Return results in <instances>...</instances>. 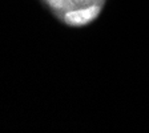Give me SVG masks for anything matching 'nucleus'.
<instances>
[{
    "mask_svg": "<svg viewBox=\"0 0 149 133\" xmlns=\"http://www.w3.org/2000/svg\"><path fill=\"white\" fill-rule=\"evenodd\" d=\"M102 6H89V7H83V8H76L71 9L67 12H63L56 15L61 20L64 24L71 25V27H81V25H87L91 22H93L101 12Z\"/></svg>",
    "mask_w": 149,
    "mask_h": 133,
    "instance_id": "obj_1",
    "label": "nucleus"
}]
</instances>
